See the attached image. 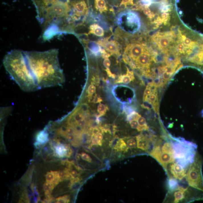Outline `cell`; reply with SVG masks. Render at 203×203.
<instances>
[{
    "mask_svg": "<svg viewBox=\"0 0 203 203\" xmlns=\"http://www.w3.org/2000/svg\"><path fill=\"white\" fill-rule=\"evenodd\" d=\"M14 76L20 88L27 92L60 86L64 81L58 51H24L18 55L13 66Z\"/></svg>",
    "mask_w": 203,
    "mask_h": 203,
    "instance_id": "cell-1",
    "label": "cell"
},
{
    "mask_svg": "<svg viewBox=\"0 0 203 203\" xmlns=\"http://www.w3.org/2000/svg\"><path fill=\"white\" fill-rule=\"evenodd\" d=\"M172 145L175 159L184 169H187L194 161L197 145L183 139H177Z\"/></svg>",
    "mask_w": 203,
    "mask_h": 203,
    "instance_id": "cell-2",
    "label": "cell"
},
{
    "mask_svg": "<svg viewBox=\"0 0 203 203\" xmlns=\"http://www.w3.org/2000/svg\"><path fill=\"white\" fill-rule=\"evenodd\" d=\"M117 19V24L127 32L134 33L140 28V18L134 12L131 11L123 12L118 15Z\"/></svg>",
    "mask_w": 203,
    "mask_h": 203,
    "instance_id": "cell-3",
    "label": "cell"
},
{
    "mask_svg": "<svg viewBox=\"0 0 203 203\" xmlns=\"http://www.w3.org/2000/svg\"><path fill=\"white\" fill-rule=\"evenodd\" d=\"M201 167L198 159L194 160L190 165L186 178L190 186L203 192V179Z\"/></svg>",
    "mask_w": 203,
    "mask_h": 203,
    "instance_id": "cell-4",
    "label": "cell"
},
{
    "mask_svg": "<svg viewBox=\"0 0 203 203\" xmlns=\"http://www.w3.org/2000/svg\"><path fill=\"white\" fill-rule=\"evenodd\" d=\"M97 44L104 48L111 55H120V46L119 43L116 41H99Z\"/></svg>",
    "mask_w": 203,
    "mask_h": 203,
    "instance_id": "cell-5",
    "label": "cell"
},
{
    "mask_svg": "<svg viewBox=\"0 0 203 203\" xmlns=\"http://www.w3.org/2000/svg\"><path fill=\"white\" fill-rule=\"evenodd\" d=\"M170 169L171 175L176 179L182 180L186 176V170L178 163H173L170 166Z\"/></svg>",
    "mask_w": 203,
    "mask_h": 203,
    "instance_id": "cell-6",
    "label": "cell"
},
{
    "mask_svg": "<svg viewBox=\"0 0 203 203\" xmlns=\"http://www.w3.org/2000/svg\"><path fill=\"white\" fill-rule=\"evenodd\" d=\"M153 137H148L147 136L140 135L136 137L137 147L143 151H147L150 147V141L153 140Z\"/></svg>",
    "mask_w": 203,
    "mask_h": 203,
    "instance_id": "cell-7",
    "label": "cell"
},
{
    "mask_svg": "<svg viewBox=\"0 0 203 203\" xmlns=\"http://www.w3.org/2000/svg\"><path fill=\"white\" fill-rule=\"evenodd\" d=\"M175 160L174 153L163 152L161 151V153L158 161L164 167L166 168L167 166L169 163H173Z\"/></svg>",
    "mask_w": 203,
    "mask_h": 203,
    "instance_id": "cell-8",
    "label": "cell"
},
{
    "mask_svg": "<svg viewBox=\"0 0 203 203\" xmlns=\"http://www.w3.org/2000/svg\"><path fill=\"white\" fill-rule=\"evenodd\" d=\"M187 188H184L182 186H178V188L174 191V202L175 203L183 201L185 198L186 194L188 193Z\"/></svg>",
    "mask_w": 203,
    "mask_h": 203,
    "instance_id": "cell-9",
    "label": "cell"
},
{
    "mask_svg": "<svg viewBox=\"0 0 203 203\" xmlns=\"http://www.w3.org/2000/svg\"><path fill=\"white\" fill-rule=\"evenodd\" d=\"M89 34H92L97 37H103L104 35V30L100 26L94 23L90 26Z\"/></svg>",
    "mask_w": 203,
    "mask_h": 203,
    "instance_id": "cell-10",
    "label": "cell"
},
{
    "mask_svg": "<svg viewBox=\"0 0 203 203\" xmlns=\"http://www.w3.org/2000/svg\"><path fill=\"white\" fill-rule=\"evenodd\" d=\"M70 145H62L59 144L55 147V152L57 156L59 157H63L66 156L68 149L70 147Z\"/></svg>",
    "mask_w": 203,
    "mask_h": 203,
    "instance_id": "cell-11",
    "label": "cell"
},
{
    "mask_svg": "<svg viewBox=\"0 0 203 203\" xmlns=\"http://www.w3.org/2000/svg\"><path fill=\"white\" fill-rule=\"evenodd\" d=\"M95 8L101 13H106L108 7L105 0H95Z\"/></svg>",
    "mask_w": 203,
    "mask_h": 203,
    "instance_id": "cell-12",
    "label": "cell"
},
{
    "mask_svg": "<svg viewBox=\"0 0 203 203\" xmlns=\"http://www.w3.org/2000/svg\"><path fill=\"white\" fill-rule=\"evenodd\" d=\"M113 147L114 149L117 151H124V152H126L129 149L125 141L122 138L117 141Z\"/></svg>",
    "mask_w": 203,
    "mask_h": 203,
    "instance_id": "cell-13",
    "label": "cell"
},
{
    "mask_svg": "<svg viewBox=\"0 0 203 203\" xmlns=\"http://www.w3.org/2000/svg\"><path fill=\"white\" fill-rule=\"evenodd\" d=\"M137 121L139 124V126L137 128L138 131H146L149 130V127L147 124L146 120L144 117L140 116L137 119Z\"/></svg>",
    "mask_w": 203,
    "mask_h": 203,
    "instance_id": "cell-14",
    "label": "cell"
},
{
    "mask_svg": "<svg viewBox=\"0 0 203 203\" xmlns=\"http://www.w3.org/2000/svg\"><path fill=\"white\" fill-rule=\"evenodd\" d=\"M178 181L173 178H169L168 181V187L170 192H174L178 187Z\"/></svg>",
    "mask_w": 203,
    "mask_h": 203,
    "instance_id": "cell-15",
    "label": "cell"
},
{
    "mask_svg": "<svg viewBox=\"0 0 203 203\" xmlns=\"http://www.w3.org/2000/svg\"><path fill=\"white\" fill-rule=\"evenodd\" d=\"M131 78L128 76L126 75H121L115 81L116 84H129L131 82Z\"/></svg>",
    "mask_w": 203,
    "mask_h": 203,
    "instance_id": "cell-16",
    "label": "cell"
},
{
    "mask_svg": "<svg viewBox=\"0 0 203 203\" xmlns=\"http://www.w3.org/2000/svg\"><path fill=\"white\" fill-rule=\"evenodd\" d=\"M108 110V108L106 105L102 103H100L97 107V111L99 113V115L97 117H100L105 115Z\"/></svg>",
    "mask_w": 203,
    "mask_h": 203,
    "instance_id": "cell-17",
    "label": "cell"
},
{
    "mask_svg": "<svg viewBox=\"0 0 203 203\" xmlns=\"http://www.w3.org/2000/svg\"><path fill=\"white\" fill-rule=\"evenodd\" d=\"M37 141L41 144H44L48 140V135L42 132L38 135L37 138Z\"/></svg>",
    "mask_w": 203,
    "mask_h": 203,
    "instance_id": "cell-18",
    "label": "cell"
},
{
    "mask_svg": "<svg viewBox=\"0 0 203 203\" xmlns=\"http://www.w3.org/2000/svg\"><path fill=\"white\" fill-rule=\"evenodd\" d=\"M96 91V87L92 84L90 85L88 89V97L89 101L92 98L93 95L95 93Z\"/></svg>",
    "mask_w": 203,
    "mask_h": 203,
    "instance_id": "cell-19",
    "label": "cell"
},
{
    "mask_svg": "<svg viewBox=\"0 0 203 203\" xmlns=\"http://www.w3.org/2000/svg\"><path fill=\"white\" fill-rule=\"evenodd\" d=\"M127 145L129 148H135L137 146V142L133 138H129L127 141Z\"/></svg>",
    "mask_w": 203,
    "mask_h": 203,
    "instance_id": "cell-20",
    "label": "cell"
},
{
    "mask_svg": "<svg viewBox=\"0 0 203 203\" xmlns=\"http://www.w3.org/2000/svg\"><path fill=\"white\" fill-rule=\"evenodd\" d=\"M57 203H68L70 201V197L68 195H65L63 196L60 197L56 199Z\"/></svg>",
    "mask_w": 203,
    "mask_h": 203,
    "instance_id": "cell-21",
    "label": "cell"
},
{
    "mask_svg": "<svg viewBox=\"0 0 203 203\" xmlns=\"http://www.w3.org/2000/svg\"><path fill=\"white\" fill-rule=\"evenodd\" d=\"M152 93V91L151 88L149 85H148L147 86L146 89H145V93H144L143 97V101L144 102L147 101L148 97Z\"/></svg>",
    "mask_w": 203,
    "mask_h": 203,
    "instance_id": "cell-22",
    "label": "cell"
},
{
    "mask_svg": "<svg viewBox=\"0 0 203 203\" xmlns=\"http://www.w3.org/2000/svg\"><path fill=\"white\" fill-rule=\"evenodd\" d=\"M93 133V132H92ZM94 134L96 138L98 140L99 145H102V142L103 139V136L102 134L99 131L95 132V133H93Z\"/></svg>",
    "mask_w": 203,
    "mask_h": 203,
    "instance_id": "cell-23",
    "label": "cell"
},
{
    "mask_svg": "<svg viewBox=\"0 0 203 203\" xmlns=\"http://www.w3.org/2000/svg\"><path fill=\"white\" fill-rule=\"evenodd\" d=\"M55 179V175L52 172H48L46 175V180L47 182L51 184Z\"/></svg>",
    "mask_w": 203,
    "mask_h": 203,
    "instance_id": "cell-24",
    "label": "cell"
},
{
    "mask_svg": "<svg viewBox=\"0 0 203 203\" xmlns=\"http://www.w3.org/2000/svg\"><path fill=\"white\" fill-rule=\"evenodd\" d=\"M128 5H134L133 0H122L120 3L121 6L122 5L125 7H126Z\"/></svg>",
    "mask_w": 203,
    "mask_h": 203,
    "instance_id": "cell-25",
    "label": "cell"
},
{
    "mask_svg": "<svg viewBox=\"0 0 203 203\" xmlns=\"http://www.w3.org/2000/svg\"><path fill=\"white\" fill-rule=\"evenodd\" d=\"M130 123L131 127L132 128L137 129L138 126H139V124H138L137 119H134L131 120L130 121Z\"/></svg>",
    "mask_w": 203,
    "mask_h": 203,
    "instance_id": "cell-26",
    "label": "cell"
},
{
    "mask_svg": "<svg viewBox=\"0 0 203 203\" xmlns=\"http://www.w3.org/2000/svg\"><path fill=\"white\" fill-rule=\"evenodd\" d=\"M80 155L81 157L83 160L89 163H91V161H92V159H91V157L87 153L83 152V153H81Z\"/></svg>",
    "mask_w": 203,
    "mask_h": 203,
    "instance_id": "cell-27",
    "label": "cell"
},
{
    "mask_svg": "<svg viewBox=\"0 0 203 203\" xmlns=\"http://www.w3.org/2000/svg\"><path fill=\"white\" fill-rule=\"evenodd\" d=\"M54 188V187L52 186V185L49 183L47 182L44 184V190L45 192L46 191H50L51 192Z\"/></svg>",
    "mask_w": 203,
    "mask_h": 203,
    "instance_id": "cell-28",
    "label": "cell"
},
{
    "mask_svg": "<svg viewBox=\"0 0 203 203\" xmlns=\"http://www.w3.org/2000/svg\"><path fill=\"white\" fill-rule=\"evenodd\" d=\"M74 114H75V113ZM84 118H85V117L83 114L80 113H77L75 114L74 117V119L75 121V122L84 119Z\"/></svg>",
    "mask_w": 203,
    "mask_h": 203,
    "instance_id": "cell-29",
    "label": "cell"
},
{
    "mask_svg": "<svg viewBox=\"0 0 203 203\" xmlns=\"http://www.w3.org/2000/svg\"><path fill=\"white\" fill-rule=\"evenodd\" d=\"M172 75V74L169 73L168 72H164L162 75V77L164 81L165 82L166 81H168L169 79L171 78Z\"/></svg>",
    "mask_w": 203,
    "mask_h": 203,
    "instance_id": "cell-30",
    "label": "cell"
},
{
    "mask_svg": "<svg viewBox=\"0 0 203 203\" xmlns=\"http://www.w3.org/2000/svg\"><path fill=\"white\" fill-rule=\"evenodd\" d=\"M76 122H77V125L81 127H84L87 124L86 120L85 119L81 120Z\"/></svg>",
    "mask_w": 203,
    "mask_h": 203,
    "instance_id": "cell-31",
    "label": "cell"
},
{
    "mask_svg": "<svg viewBox=\"0 0 203 203\" xmlns=\"http://www.w3.org/2000/svg\"><path fill=\"white\" fill-rule=\"evenodd\" d=\"M126 74L131 78L132 81L134 80L135 77L133 71H130L128 67H127V73Z\"/></svg>",
    "mask_w": 203,
    "mask_h": 203,
    "instance_id": "cell-32",
    "label": "cell"
},
{
    "mask_svg": "<svg viewBox=\"0 0 203 203\" xmlns=\"http://www.w3.org/2000/svg\"><path fill=\"white\" fill-rule=\"evenodd\" d=\"M111 61H110V59L108 58H105V60L103 62V64L104 67L107 69V68H109L110 65H111Z\"/></svg>",
    "mask_w": 203,
    "mask_h": 203,
    "instance_id": "cell-33",
    "label": "cell"
},
{
    "mask_svg": "<svg viewBox=\"0 0 203 203\" xmlns=\"http://www.w3.org/2000/svg\"><path fill=\"white\" fill-rule=\"evenodd\" d=\"M65 136H67L68 134H75V130L73 128L71 127H69L66 129V131H65Z\"/></svg>",
    "mask_w": 203,
    "mask_h": 203,
    "instance_id": "cell-34",
    "label": "cell"
},
{
    "mask_svg": "<svg viewBox=\"0 0 203 203\" xmlns=\"http://www.w3.org/2000/svg\"><path fill=\"white\" fill-rule=\"evenodd\" d=\"M105 71H106L107 73V75L108 77H112V78L113 79H115L116 78V76L115 75L113 74V73H112L110 71V69L109 68H107L105 69Z\"/></svg>",
    "mask_w": 203,
    "mask_h": 203,
    "instance_id": "cell-35",
    "label": "cell"
},
{
    "mask_svg": "<svg viewBox=\"0 0 203 203\" xmlns=\"http://www.w3.org/2000/svg\"><path fill=\"white\" fill-rule=\"evenodd\" d=\"M102 101V99L101 97H97V94H96V95H95L93 101V102L96 103H99Z\"/></svg>",
    "mask_w": 203,
    "mask_h": 203,
    "instance_id": "cell-36",
    "label": "cell"
},
{
    "mask_svg": "<svg viewBox=\"0 0 203 203\" xmlns=\"http://www.w3.org/2000/svg\"><path fill=\"white\" fill-rule=\"evenodd\" d=\"M59 177L60 181V182L63 181L64 179H65V173L64 171H61V172H60Z\"/></svg>",
    "mask_w": 203,
    "mask_h": 203,
    "instance_id": "cell-37",
    "label": "cell"
},
{
    "mask_svg": "<svg viewBox=\"0 0 203 203\" xmlns=\"http://www.w3.org/2000/svg\"><path fill=\"white\" fill-rule=\"evenodd\" d=\"M70 173L73 178L78 177L79 175L78 172L76 170H72V171H70Z\"/></svg>",
    "mask_w": 203,
    "mask_h": 203,
    "instance_id": "cell-38",
    "label": "cell"
},
{
    "mask_svg": "<svg viewBox=\"0 0 203 203\" xmlns=\"http://www.w3.org/2000/svg\"><path fill=\"white\" fill-rule=\"evenodd\" d=\"M66 138L69 141L71 142H73L75 140V136L73 134H68L66 136Z\"/></svg>",
    "mask_w": 203,
    "mask_h": 203,
    "instance_id": "cell-39",
    "label": "cell"
},
{
    "mask_svg": "<svg viewBox=\"0 0 203 203\" xmlns=\"http://www.w3.org/2000/svg\"><path fill=\"white\" fill-rule=\"evenodd\" d=\"M81 157V155L77 154L76 155V158L77 160H80V157Z\"/></svg>",
    "mask_w": 203,
    "mask_h": 203,
    "instance_id": "cell-40",
    "label": "cell"
}]
</instances>
